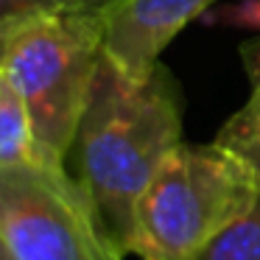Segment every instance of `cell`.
Wrapping results in <instances>:
<instances>
[{"mask_svg": "<svg viewBox=\"0 0 260 260\" xmlns=\"http://www.w3.org/2000/svg\"><path fill=\"white\" fill-rule=\"evenodd\" d=\"M182 118L185 95L165 62L132 76L101 56L64 165L123 254L143 190L182 143Z\"/></svg>", "mask_w": 260, "mask_h": 260, "instance_id": "6da1fadb", "label": "cell"}, {"mask_svg": "<svg viewBox=\"0 0 260 260\" xmlns=\"http://www.w3.org/2000/svg\"><path fill=\"white\" fill-rule=\"evenodd\" d=\"M104 40L107 12H53L0 31V70L28 107L42 159H68Z\"/></svg>", "mask_w": 260, "mask_h": 260, "instance_id": "7a4b0ae2", "label": "cell"}, {"mask_svg": "<svg viewBox=\"0 0 260 260\" xmlns=\"http://www.w3.org/2000/svg\"><path fill=\"white\" fill-rule=\"evenodd\" d=\"M257 196L252 176L230 151L182 140L137 202L129 254L185 260L235 224Z\"/></svg>", "mask_w": 260, "mask_h": 260, "instance_id": "3957f363", "label": "cell"}, {"mask_svg": "<svg viewBox=\"0 0 260 260\" xmlns=\"http://www.w3.org/2000/svg\"><path fill=\"white\" fill-rule=\"evenodd\" d=\"M0 238L14 260H123L68 165H0Z\"/></svg>", "mask_w": 260, "mask_h": 260, "instance_id": "277c9868", "label": "cell"}, {"mask_svg": "<svg viewBox=\"0 0 260 260\" xmlns=\"http://www.w3.org/2000/svg\"><path fill=\"white\" fill-rule=\"evenodd\" d=\"M215 0H118L107 9L104 53L132 76H146L187 23L202 20Z\"/></svg>", "mask_w": 260, "mask_h": 260, "instance_id": "5b68a950", "label": "cell"}, {"mask_svg": "<svg viewBox=\"0 0 260 260\" xmlns=\"http://www.w3.org/2000/svg\"><path fill=\"white\" fill-rule=\"evenodd\" d=\"M40 157L34 123L17 87L0 70V165H17Z\"/></svg>", "mask_w": 260, "mask_h": 260, "instance_id": "8992f818", "label": "cell"}, {"mask_svg": "<svg viewBox=\"0 0 260 260\" xmlns=\"http://www.w3.org/2000/svg\"><path fill=\"white\" fill-rule=\"evenodd\" d=\"M213 143L230 151L246 168L254 187L260 190V84H252L243 107L224 120Z\"/></svg>", "mask_w": 260, "mask_h": 260, "instance_id": "52a82bcc", "label": "cell"}, {"mask_svg": "<svg viewBox=\"0 0 260 260\" xmlns=\"http://www.w3.org/2000/svg\"><path fill=\"white\" fill-rule=\"evenodd\" d=\"M185 260H260V196L235 224Z\"/></svg>", "mask_w": 260, "mask_h": 260, "instance_id": "ba28073f", "label": "cell"}, {"mask_svg": "<svg viewBox=\"0 0 260 260\" xmlns=\"http://www.w3.org/2000/svg\"><path fill=\"white\" fill-rule=\"evenodd\" d=\"M118 0H0V31L53 12H107Z\"/></svg>", "mask_w": 260, "mask_h": 260, "instance_id": "9c48e42d", "label": "cell"}, {"mask_svg": "<svg viewBox=\"0 0 260 260\" xmlns=\"http://www.w3.org/2000/svg\"><path fill=\"white\" fill-rule=\"evenodd\" d=\"M204 25H230L260 34V0H235L224 6H213L202 17Z\"/></svg>", "mask_w": 260, "mask_h": 260, "instance_id": "30bf717a", "label": "cell"}, {"mask_svg": "<svg viewBox=\"0 0 260 260\" xmlns=\"http://www.w3.org/2000/svg\"><path fill=\"white\" fill-rule=\"evenodd\" d=\"M238 53H241L243 70L249 76V84H260V37L243 40L238 45Z\"/></svg>", "mask_w": 260, "mask_h": 260, "instance_id": "8fae6325", "label": "cell"}, {"mask_svg": "<svg viewBox=\"0 0 260 260\" xmlns=\"http://www.w3.org/2000/svg\"><path fill=\"white\" fill-rule=\"evenodd\" d=\"M0 260H14L12 257V252H9V246H6V241L0 238Z\"/></svg>", "mask_w": 260, "mask_h": 260, "instance_id": "7c38bea8", "label": "cell"}]
</instances>
